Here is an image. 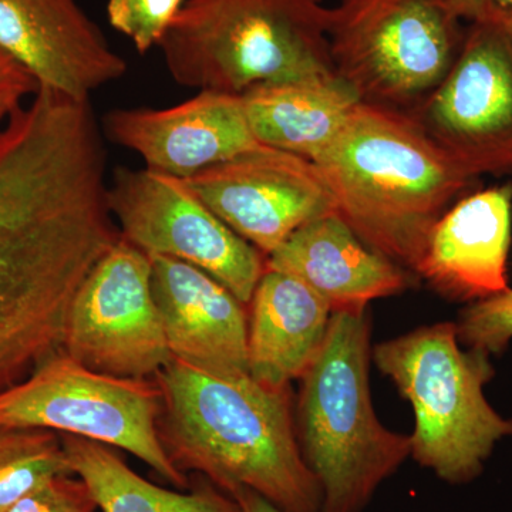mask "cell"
<instances>
[{
	"label": "cell",
	"mask_w": 512,
	"mask_h": 512,
	"mask_svg": "<svg viewBox=\"0 0 512 512\" xmlns=\"http://www.w3.org/2000/svg\"><path fill=\"white\" fill-rule=\"evenodd\" d=\"M113 244L67 178L0 151V392L62 350L74 296Z\"/></svg>",
	"instance_id": "6da1fadb"
},
{
	"label": "cell",
	"mask_w": 512,
	"mask_h": 512,
	"mask_svg": "<svg viewBox=\"0 0 512 512\" xmlns=\"http://www.w3.org/2000/svg\"><path fill=\"white\" fill-rule=\"evenodd\" d=\"M154 380L163 394L158 434L181 473L200 474L229 495L247 488L284 512H323L289 387L212 376L175 359Z\"/></svg>",
	"instance_id": "7a4b0ae2"
},
{
	"label": "cell",
	"mask_w": 512,
	"mask_h": 512,
	"mask_svg": "<svg viewBox=\"0 0 512 512\" xmlns=\"http://www.w3.org/2000/svg\"><path fill=\"white\" fill-rule=\"evenodd\" d=\"M313 163L357 237L412 271L431 228L476 180L410 114L367 103Z\"/></svg>",
	"instance_id": "3957f363"
},
{
	"label": "cell",
	"mask_w": 512,
	"mask_h": 512,
	"mask_svg": "<svg viewBox=\"0 0 512 512\" xmlns=\"http://www.w3.org/2000/svg\"><path fill=\"white\" fill-rule=\"evenodd\" d=\"M366 311L332 312L318 355L301 377L299 446L323 493V512H360L412 456L410 436L377 419L369 386Z\"/></svg>",
	"instance_id": "277c9868"
},
{
	"label": "cell",
	"mask_w": 512,
	"mask_h": 512,
	"mask_svg": "<svg viewBox=\"0 0 512 512\" xmlns=\"http://www.w3.org/2000/svg\"><path fill=\"white\" fill-rule=\"evenodd\" d=\"M329 18L320 0H185L158 47L180 86L242 96L335 73Z\"/></svg>",
	"instance_id": "5b68a950"
},
{
	"label": "cell",
	"mask_w": 512,
	"mask_h": 512,
	"mask_svg": "<svg viewBox=\"0 0 512 512\" xmlns=\"http://www.w3.org/2000/svg\"><path fill=\"white\" fill-rule=\"evenodd\" d=\"M373 360L412 404V457L448 484H467L484 470L495 444L512 437V420L487 402L490 355L460 348L457 326L441 322L386 340Z\"/></svg>",
	"instance_id": "8992f818"
},
{
	"label": "cell",
	"mask_w": 512,
	"mask_h": 512,
	"mask_svg": "<svg viewBox=\"0 0 512 512\" xmlns=\"http://www.w3.org/2000/svg\"><path fill=\"white\" fill-rule=\"evenodd\" d=\"M464 36L446 0H339L330 8L333 72L362 103L403 113L446 79Z\"/></svg>",
	"instance_id": "52a82bcc"
},
{
	"label": "cell",
	"mask_w": 512,
	"mask_h": 512,
	"mask_svg": "<svg viewBox=\"0 0 512 512\" xmlns=\"http://www.w3.org/2000/svg\"><path fill=\"white\" fill-rule=\"evenodd\" d=\"M161 409L156 380L93 372L60 350L0 392V427L52 430L120 448L178 490H187L190 480L161 444Z\"/></svg>",
	"instance_id": "ba28073f"
},
{
	"label": "cell",
	"mask_w": 512,
	"mask_h": 512,
	"mask_svg": "<svg viewBox=\"0 0 512 512\" xmlns=\"http://www.w3.org/2000/svg\"><path fill=\"white\" fill-rule=\"evenodd\" d=\"M107 201L121 237L134 247L197 266L249 305L266 256L222 222L184 180L120 165L109 178Z\"/></svg>",
	"instance_id": "9c48e42d"
},
{
	"label": "cell",
	"mask_w": 512,
	"mask_h": 512,
	"mask_svg": "<svg viewBox=\"0 0 512 512\" xmlns=\"http://www.w3.org/2000/svg\"><path fill=\"white\" fill-rule=\"evenodd\" d=\"M62 352L103 375L154 379L170 363L151 289V259L120 237L74 296Z\"/></svg>",
	"instance_id": "30bf717a"
},
{
	"label": "cell",
	"mask_w": 512,
	"mask_h": 512,
	"mask_svg": "<svg viewBox=\"0 0 512 512\" xmlns=\"http://www.w3.org/2000/svg\"><path fill=\"white\" fill-rule=\"evenodd\" d=\"M410 116L471 177L512 173L508 29L470 25L446 79Z\"/></svg>",
	"instance_id": "8fae6325"
},
{
	"label": "cell",
	"mask_w": 512,
	"mask_h": 512,
	"mask_svg": "<svg viewBox=\"0 0 512 512\" xmlns=\"http://www.w3.org/2000/svg\"><path fill=\"white\" fill-rule=\"evenodd\" d=\"M184 181L265 256L306 222L335 212L332 194L313 161L261 143Z\"/></svg>",
	"instance_id": "7c38bea8"
},
{
	"label": "cell",
	"mask_w": 512,
	"mask_h": 512,
	"mask_svg": "<svg viewBox=\"0 0 512 512\" xmlns=\"http://www.w3.org/2000/svg\"><path fill=\"white\" fill-rule=\"evenodd\" d=\"M0 49L39 87L76 100H90L128 70L77 0H0Z\"/></svg>",
	"instance_id": "4fadbf2b"
},
{
	"label": "cell",
	"mask_w": 512,
	"mask_h": 512,
	"mask_svg": "<svg viewBox=\"0 0 512 512\" xmlns=\"http://www.w3.org/2000/svg\"><path fill=\"white\" fill-rule=\"evenodd\" d=\"M104 136L133 151L147 168L188 180L258 146L241 96L197 92L165 109H114L103 117Z\"/></svg>",
	"instance_id": "5bb4252c"
},
{
	"label": "cell",
	"mask_w": 512,
	"mask_h": 512,
	"mask_svg": "<svg viewBox=\"0 0 512 512\" xmlns=\"http://www.w3.org/2000/svg\"><path fill=\"white\" fill-rule=\"evenodd\" d=\"M150 259L171 357L212 376H249L248 305L197 266L170 256Z\"/></svg>",
	"instance_id": "9a60e30c"
},
{
	"label": "cell",
	"mask_w": 512,
	"mask_h": 512,
	"mask_svg": "<svg viewBox=\"0 0 512 512\" xmlns=\"http://www.w3.org/2000/svg\"><path fill=\"white\" fill-rule=\"evenodd\" d=\"M511 229V184L467 195L431 228L413 272L453 301H483L508 291Z\"/></svg>",
	"instance_id": "2e32d148"
},
{
	"label": "cell",
	"mask_w": 512,
	"mask_h": 512,
	"mask_svg": "<svg viewBox=\"0 0 512 512\" xmlns=\"http://www.w3.org/2000/svg\"><path fill=\"white\" fill-rule=\"evenodd\" d=\"M266 269L295 276L332 312L366 311L367 303L402 293L410 284L403 266L367 247L336 212L296 229L266 256Z\"/></svg>",
	"instance_id": "e0dca14e"
},
{
	"label": "cell",
	"mask_w": 512,
	"mask_h": 512,
	"mask_svg": "<svg viewBox=\"0 0 512 512\" xmlns=\"http://www.w3.org/2000/svg\"><path fill=\"white\" fill-rule=\"evenodd\" d=\"M249 376L269 387L301 379L328 333V303L285 272L265 269L249 302Z\"/></svg>",
	"instance_id": "ac0fdd59"
},
{
	"label": "cell",
	"mask_w": 512,
	"mask_h": 512,
	"mask_svg": "<svg viewBox=\"0 0 512 512\" xmlns=\"http://www.w3.org/2000/svg\"><path fill=\"white\" fill-rule=\"evenodd\" d=\"M241 97L259 143L311 161L338 137L362 103L335 73L259 84Z\"/></svg>",
	"instance_id": "d6986e66"
},
{
	"label": "cell",
	"mask_w": 512,
	"mask_h": 512,
	"mask_svg": "<svg viewBox=\"0 0 512 512\" xmlns=\"http://www.w3.org/2000/svg\"><path fill=\"white\" fill-rule=\"evenodd\" d=\"M74 474L82 477L103 512H242L241 505L207 478L190 490H167L138 476L113 447L62 434Z\"/></svg>",
	"instance_id": "ffe728a7"
},
{
	"label": "cell",
	"mask_w": 512,
	"mask_h": 512,
	"mask_svg": "<svg viewBox=\"0 0 512 512\" xmlns=\"http://www.w3.org/2000/svg\"><path fill=\"white\" fill-rule=\"evenodd\" d=\"M60 474H74L62 434L0 427V512Z\"/></svg>",
	"instance_id": "44dd1931"
},
{
	"label": "cell",
	"mask_w": 512,
	"mask_h": 512,
	"mask_svg": "<svg viewBox=\"0 0 512 512\" xmlns=\"http://www.w3.org/2000/svg\"><path fill=\"white\" fill-rule=\"evenodd\" d=\"M185 0H107L111 28L127 37L140 55H146L173 25Z\"/></svg>",
	"instance_id": "7402d4cb"
},
{
	"label": "cell",
	"mask_w": 512,
	"mask_h": 512,
	"mask_svg": "<svg viewBox=\"0 0 512 512\" xmlns=\"http://www.w3.org/2000/svg\"><path fill=\"white\" fill-rule=\"evenodd\" d=\"M460 342L488 355L504 352L512 339V289L471 303L456 323Z\"/></svg>",
	"instance_id": "603a6c76"
},
{
	"label": "cell",
	"mask_w": 512,
	"mask_h": 512,
	"mask_svg": "<svg viewBox=\"0 0 512 512\" xmlns=\"http://www.w3.org/2000/svg\"><path fill=\"white\" fill-rule=\"evenodd\" d=\"M96 498L77 474H60L30 491L6 512H96Z\"/></svg>",
	"instance_id": "cb8c5ba5"
},
{
	"label": "cell",
	"mask_w": 512,
	"mask_h": 512,
	"mask_svg": "<svg viewBox=\"0 0 512 512\" xmlns=\"http://www.w3.org/2000/svg\"><path fill=\"white\" fill-rule=\"evenodd\" d=\"M39 90L32 74L0 49V107L15 111Z\"/></svg>",
	"instance_id": "d4e9b609"
},
{
	"label": "cell",
	"mask_w": 512,
	"mask_h": 512,
	"mask_svg": "<svg viewBox=\"0 0 512 512\" xmlns=\"http://www.w3.org/2000/svg\"><path fill=\"white\" fill-rule=\"evenodd\" d=\"M446 3L461 22L512 28V0H446Z\"/></svg>",
	"instance_id": "484cf974"
},
{
	"label": "cell",
	"mask_w": 512,
	"mask_h": 512,
	"mask_svg": "<svg viewBox=\"0 0 512 512\" xmlns=\"http://www.w3.org/2000/svg\"><path fill=\"white\" fill-rule=\"evenodd\" d=\"M231 495L241 505L242 512H284L247 488H238Z\"/></svg>",
	"instance_id": "4316f807"
},
{
	"label": "cell",
	"mask_w": 512,
	"mask_h": 512,
	"mask_svg": "<svg viewBox=\"0 0 512 512\" xmlns=\"http://www.w3.org/2000/svg\"><path fill=\"white\" fill-rule=\"evenodd\" d=\"M12 113V110L6 109V107H0V127L5 124V121L9 119V116Z\"/></svg>",
	"instance_id": "83f0119b"
},
{
	"label": "cell",
	"mask_w": 512,
	"mask_h": 512,
	"mask_svg": "<svg viewBox=\"0 0 512 512\" xmlns=\"http://www.w3.org/2000/svg\"><path fill=\"white\" fill-rule=\"evenodd\" d=\"M508 32H510V33H511V35H512V28H511V29H508Z\"/></svg>",
	"instance_id": "f1b7e54d"
}]
</instances>
